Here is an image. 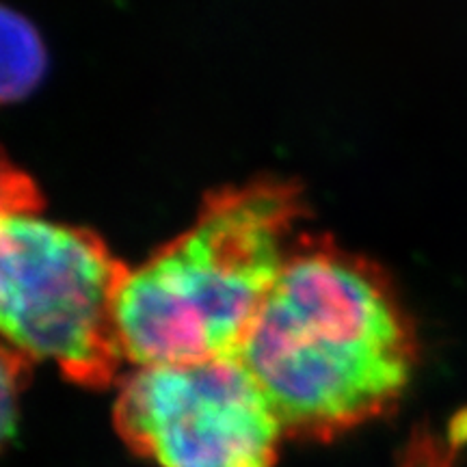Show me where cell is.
I'll use <instances>...</instances> for the list:
<instances>
[{
	"label": "cell",
	"instance_id": "6da1fadb",
	"mask_svg": "<svg viewBox=\"0 0 467 467\" xmlns=\"http://www.w3.org/2000/svg\"><path fill=\"white\" fill-rule=\"evenodd\" d=\"M416 355V331L381 268L303 236L238 358L285 435L329 441L394 409Z\"/></svg>",
	"mask_w": 467,
	"mask_h": 467
},
{
	"label": "cell",
	"instance_id": "7a4b0ae2",
	"mask_svg": "<svg viewBox=\"0 0 467 467\" xmlns=\"http://www.w3.org/2000/svg\"><path fill=\"white\" fill-rule=\"evenodd\" d=\"M295 186L255 180L213 192L191 227L117 292V342L134 368L236 358L301 241Z\"/></svg>",
	"mask_w": 467,
	"mask_h": 467
},
{
	"label": "cell",
	"instance_id": "3957f363",
	"mask_svg": "<svg viewBox=\"0 0 467 467\" xmlns=\"http://www.w3.org/2000/svg\"><path fill=\"white\" fill-rule=\"evenodd\" d=\"M5 178L0 327L5 350L100 388L121 361L115 306L126 266L85 227L44 213L22 178Z\"/></svg>",
	"mask_w": 467,
	"mask_h": 467
},
{
	"label": "cell",
	"instance_id": "277c9868",
	"mask_svg": "<svg viewBox=\"0 0 467 467\" xmlns=\"http://www.w3.org/2000/svg\"><path fill=\"white\" fill-rule=\"evenodd\" d=\"M113 416L126 446L161 467H273L285 435L238 355L134 368Z\"/></svg>",
	"mask_w": 467,
	"mask_h": 467
},
{
	"label": "cell",
	"instance_id": "5b68a950",
	"mask_svg": "<svg viewBox=\"0 0 467 467\" xmlns=\"http://www.w3.org/2000/svg\"><path fill=\"white\" fill-rule=\"evenodd\" d=\"M46 50L37 31L25 16L3 11V91L20 98L44 74Z\"/></svg>",
	"mask_w": 467,
	"mask_h": 467
},
{
	"label": "cell",
	"instance_id": "8992f818",
	"mask_svg": "<svg viewBox=\"0 0 467 467\" xmlns=\"http://www.w3.org/2000/svg\"><path fill=\"white\" fill-rule=\"evenodd\" d=\"M467 441V411L459 413L446 435L418 433L407 448L400 467H452L459 448Z\"/></svg>",
	"mask_w": 467,
	"mask_h": 467
}]
</instances>
